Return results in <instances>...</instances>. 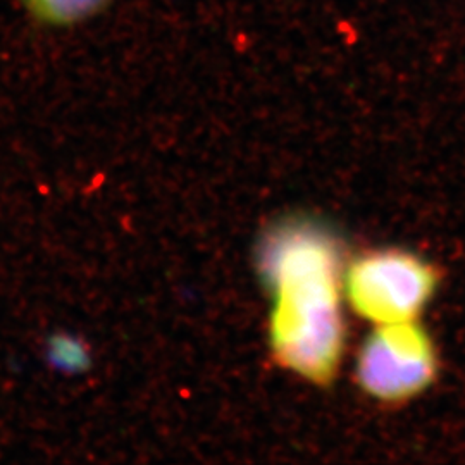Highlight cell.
<instances>
[{"label":"cell","mask_w":465,"mask_h":465,"mask_svg":"<svg viewBox=\"0 0 465 465\" xmlns=\"http://www.w3.org/2000/svg\"><path fill=\"white\" fill-rule=\"evenodd\" d=\"M343 243L314 219H288L267 232L259 266L271 292V353L305 381L330 384L345 351Z\"/></svg>","instance_id":"1"},{"label":"cell","mask_w":465,"mask_h":465,"mask_svg":"<svg viewBox=\"0 0 465 465\" xmlns=\"http://www.w3.org/2000/svg\"><path fill=\"white\" fill-rule=\"evenodd\" d=\"M438 284V269L414 252L371 250L345 267L343 295L357 316L380 326L417 321Z\"/></svg>","instance_id":"2"},{"label":"cell","mask_w":465,"mask_h":465,"mask_svg":"<svg viewBox=\"0 0 465 465\" xmlns=\"http://www.w3.org/2000/svg\"><path fill=\"white\" fill-rule=\"evenodd\" d=\"M438 367L431 336L417 321L380 324L359 350L355 380L371 399L401 403L426 391Z\"/></svg>","instance_id":"3"},{"label":"cell","mask_w":465,"mask_h":465,"mask_svg":"<svg viewBox=\"0 0 465 465\" xmlns=\"http://www.w3.org/2000/svg\"><path fill=\"white\" fill-rule=\"evenodd\" d=\"M26 15L44 28H73L102 15L113 0H19Z\"/></svg>","instance_id":"4"}]
</instances>
